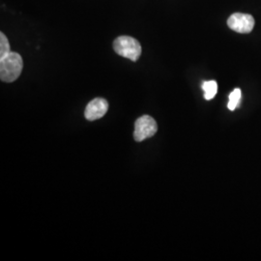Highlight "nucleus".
<instances>
[{"instance_id":"7ed1b4c3","label":"nucleus","mask_w":261,"mask_h":261,"mask_svg":"<svg viewBox=\"0 0 261 261\" xmlns=\"http://www.w3.org/2000/svg\"><path fill=\"white\" fill-rule=\"evenodd\" d=\"M158 130L157 122L149 115H143L135 123L134 139L140 142L146 139L152 138Z\"/></svg>"},{"instance_id":"20e7f679","label":"nucleus","mask_w":261,"mask_h":261,"mask_svg":"<svg viewBox=\"0 0 261 261\" xmlns=\"http://www.w3.org/2000/svg\"><path fill=\"white\" fill-rule=\"evenodd\" d=\"M227 25L238 33H250L254 28V19L249 14L234 13L227 19Z\"/></svg>"},{"instance_id":"f257e3e1","label":"nucleus","mask_w":261,"mask_h":261,"mask_svg":"<svg viewBox=\"0 0 261 261\" xmlns=\"http://www.w3.org/2000/svg\"><path fill=\"white\" fill-rule=\"evenodd\" d=\"M23 67L22 58L17 53H10L0 59V79L4 83H13L19 77Z\"/></svg>"},{"instance_id":"0eeeda50","label":"nucleus","mask_w":261,"mask_h":261,"mask_svg":"<svg viewBox=\"0 0 261 261\" xmlns=\"http://www.w3.org/2000/svg\"><path fill=\"white\" fill-rule=\"evenodd\" d=\"M241 89L235 88L231 93L229 94V102L227 105V108L229 111L233 112L234 110L239 107V103L241 100Z\"/></svg>"},{"instance_id":"39448f33","label":"nucleus","mask_w":261,"mask_h":261,"mask_svg":"<svg viewBox=\"0 0 261 261\" xmlns=\"http://www.w3.org/2000/svg\"><path fill=\"white\" fill-rule=\"evenodd\" d=\"M109 110V103L103 98H96L89 102L85 108L84 116L87 120L94 121L105 116Z\"/></svg>"},{"instance_id":"f03ea898","label":"nucleus","mask_w":261,"mask_h":261,"mask_svg":"<svg viewBox=\"0 0 261 261\" xmlns=\"http://www.w3.org/2000/svg\"><path fill=\"white\" fill-rule=\"evenodd\" d=\"M113 48L118 56L128 58L136 62L141 56L140 42L130 36H120L113 42Z\"/></svg>"},{"instance_id":"6e6552de","label":"nucleus","mask_w":261,"mask_h":261,"mask_svg":"<svg viewBox=\"0 0 261 261\" xmlns=\"http://www.w3.org/2000/svg\"><path fill=\"white\" fill-rule=\"evenodd\" d=\"M11 53L10 44L8 39L4 35V33H0V59L6 57Z\"/></svg>"},{"instance_id":"423d86ee","label":"nucleus","mask_w":261,"mask_h":261,"mask_svg":"<svg viewBox=\"0 0 261 261\" xmlns=\"http://www.w3.org/2000/svg\"><path fill=\"white\" fill-rule=\"evenodd\" d=\"M202 89L204 91V98L207 101L214 99L216 94L218 92V84L215 81H209L203 83Z\"/></svg>"}]
</instances>
